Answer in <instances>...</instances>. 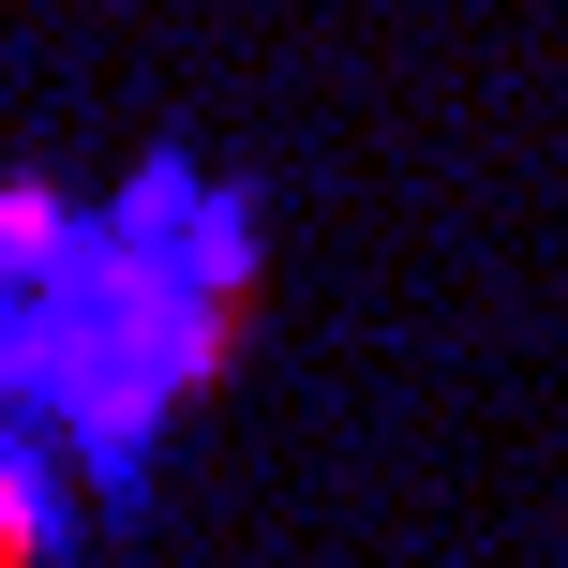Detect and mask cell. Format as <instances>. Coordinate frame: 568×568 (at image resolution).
Here are the masks:
<instances>
[{
	"mask_svg": "<svg viewBox=\"0 0 568 568\" xmlns=\"http://www.w3.org/2000/svg\"><path fill=\"white\" fill-rule=\"evenodd\" d=\"M75 539V509H60V464L30 449V434H0V568H60Z\"/></svg>",
	"mask_w": 568,
	"mask_h": 568,
	"instance_id": "1",
	"label": "cell"
}]
</instances>
